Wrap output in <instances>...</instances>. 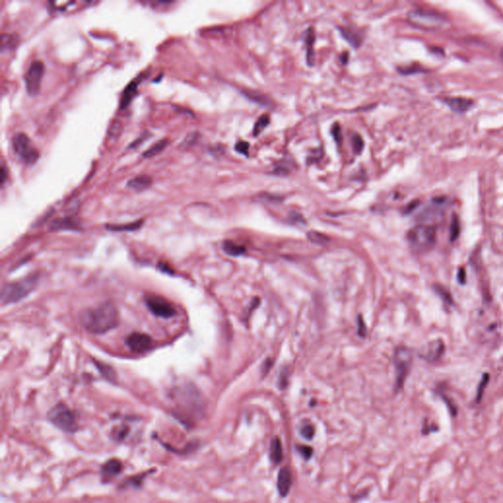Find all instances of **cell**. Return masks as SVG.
Masks as SVG:
<instances>
[{
    "instance_id": "1",
    "label": "cell",
    "mask_w": 503,
    "mask_h": 503,
    "mask_svg": "<svg viewBox=\"0 0 503 503\" xmlns=\"http://www.w3.org/2000/svg\"><path fill=\"white\" fill-rule=\"evenodd\" d=\"M85 329L92 334H104L119 324V313L111 303H104L85 311L81 315Z\"/></svg>"
},
{
    "instance_id": "2",
    "label": "cell",
    "mask_w": 503,
    "mask_h": 503,
    "mask_svg": "<svg viewBox=\"0 0 503 503\" xmlns=\"http://www.w3.org/2000/svg\"><path fill=\"white\" fill-rule=\"evenodd\" d=\"M36 276H30L20 281L5 284L1 291V303L8 305L24 299L36 287Z\"/></svg>"
},
{
    "instance_id": "3",
    "label": "cell",
    "mask_w": 503,
    "mask_h": 503,
    "mask_svg": "<svg viewBox=\"0 0 503 503\" xmlns=\"http://www.w3.org/2000/svg\"><path fill=\"white\" fill-rule=\"evenodd\" d=\"M408 242L416 252L429 251L434 246L436 239L435 227L429 224H420L408 232Z\"/></svg>"
},
{
    "instance_id": "4",
    "label": "cell",
    "mask_w": 503,
    "mask_h": 503,
    "mask_svg": "<svg viewBox=\"0 0 503 503\" xmlns=\"http://www.w3.org/2000/svg\"><path fill=\"white\" fill-rule=\"evenodd\" d=\"M48 419L60 431L74 433L79 430L76 414L64 403L51 408L48 413Z\"/></svg>"
},
{
    "instance_id": "5",
    "label": "cell",
    "mask_w": 503,
    "mask_h": 503,
    "mask_svg": "<svg viewBox=\"0 0 503 503\" xmlns=\"http://www.w3.org/2000/svg\"><path fill=\"white\" fill-rule=\"evenodd\" d=\"M408 21L413 26L424 30L442 29L446 23L441 14L426 9H416L409 12Z\"/></svg>"
},
{
    "instance_id": "6",
    "label": "cell",
    "mask_w": 503,
    "mask_h": 503,
    "mask_svg": "<svg viewBox=\"0 0 503 503\" xmlns=\"http://www.w3.org/2000/svg\"><path fill=\"white\" fill-rule=\"evenodd\" d=\"M12 148L15 155L19 156L26 164H34L38 158L37 151L32 146L31 140L24 133L14 135Z\"/></svg>"
},
{
    "instance_id": "7",
    "label": "cell",
    "mask_w": 503,
    "mask_h": 503,
    "mask_svg": "<svg viewBox=\"0 0 503 503\" xmlns=\"http://www.w3.org/2000/svg\"><path fill=\"white\" fill-rule=\"evenodd\" d=\"M45 74V65L41 61H33L25 74L26 90L30 96H35L40 90V85Z\"/></svg>"
},
{
    "instance_id": "8",
    "label": "cell",
    "mask_w": 503,
    "mask_h": 503,
    "mask_svg": "<svg viewBox=\"0 0 503 503\" xmlns=\"http://www.w3.org/2000/svg\"><path fill=\"white\" fill-rule=\"evenodd\" d=\"M412 363V352L407 348H398L394 356L396 369V387L399 389L404 384Z\"/></svg>"
},
{
    "instance_id": "9",
    "label": "cell",
    "mask_w": 503,
    "mask_h": 503,
    "mask_svg": "<svg viewBox=\"0 0 503 503\" xmlns=\"http://www.w3.org/2000/svg\"><path fill=\"white\" fill-rule=\"evenodd\" d=\"M145 304L150 311L156 317L160 318H172L176 315L175 308L168 302L167 300L159 296H149L145 299Z\"/></svg>"
},
{
    "instance_id": "10",
    "label": "cell",
    "mask_w": 503,
    "mask_h": 503,
    "mask_svg": "<svg viewBox=\"0 0 503 503\" xmlns=\"http://www.w3.org/2000/svg\"><path fill=\"white\" fill-rule=\"evenodd\" d=\"M153 343L154 341L150 336L139 332L132 333L126 339L127 346L131 349V351L136 353H143L150 350L153 346Z\"/></svg>"
},
{
    "instance_id": "11",
    "label": "cell",
    "mask_w": 503,
    "mask_h": 503,
    "mask_svg": "<svg viewBox=\"0 0 503 503\" xmlns=\"http://www.w3.org/2000/svg\"><path fill=\"white\" fill-rule=\"evenodd\" d=\"M446 207V200L445 199H434L431 204L427 206L420 215V219L429 221L436 218H439L444 215V209Z\"/></svg>"
},
{
    "instance_id": "12",
    "label": "cell",
    "mask_w": 503,
    "mask_h": 503,
    "mask_svg": "<svg viewBox=\"0 0 503 503\" xmlns=\"http://www.w3.org/2000/svg\"><path fill=\"white\" fill-rule=\"evenodd\" d=\"M444 351V344L443 340H433L427 344L421 351V356L423 359L427 360L430 363H434L441 359Z\"/></svg>"
},
{
    "instance_id": "13",
    "label": "cell",
    "mask_w": 503,
    "mask_h": 503,
    "mask_svg": "<svg viewBox=\"0 0 503 503\" xmlns=\"http://www.w3.org/2000/svg\"><path fill=\"white\" fill-rule=\"evenodd\" d=\"M123 463L117 458H111L107 461L100 469L101 478L103 483H108L109 480L117 477L123 471Z\"/></svg>"
},
{
    "instance_id": "14",
    "label": "cell",
    "mask_w": 503,
    "mask_h": 503,
    "mask_svg": "<svg viewBox=\"0 0 503 503\" xmlns=\"http://www.w3.org/2000/svg\"><path fill=\"white\" fill-rule=\"evenodd\" d=\"M291 486H292L291 471L289 468H282L277 476V489L279 494L282 497H285L290 491Z\"/></svg>"
},
{
    "instance_id": "15",
    "label": "cell",
    "mask_w": 503,
    "mask_h": 503,
    "mask_svg": "<svg viewBox=\"0 0 503 503\" xmlns=\"http://www.w3.org/2000/svg\"><path fill=\"white\" fill-rule=\"evenodd\" d=\"M143 78H144V76L142 75L141 77L134 79L132 82L125 88V90H124V92L122 94V96H121V99H120V108L121 109H124V108H127L131 103L133 97L136 95V93L138 91L139 84L141 83V81L143 80Z\"/></svg>"
},
{
    "instance_id": "16",
    "label": "cell",
    "mask_w": 503,
    "mask_h": 503,
    "mask_svg": "<svg viewBox=\"0 0 503 503\" xmlns=\"http://www.w3.org/2000/svg\"><path fill=\"white\" fill-rule=\"evenodd\" d=\"M445 103L457 113H464L473 106V101L462 97H449L444 99Z\"/></svg>"
},
{
    "instance_id": "17",
    "label": "cell",
    "mask_w": 503,
    "mask_h": 503,
    "mask_svg": "<svg viewBox=\"0 0 503 503\" xmlns=\"http://www.w3.org/2000/svg\"><path fill=\"white\" fill-rule=\"evenodd\" d=\"M269 457L275 465H278L283 460V447L279 437H274L269 446Z\"/></svg>"
},
{
    "instance_id": "18",
    "label": "cell",
    "mask_w": 503,
    "mask_h": 503,
    "mask_svg": "<svg viewBox=\"0 0 503 503\" xmlns=\"http://www.w3.org/2000/svg\"><path fill=\"white\" fill-rule=\"evenodd\" d=\"M152 185V178L148 175H139L130 180L127 186L135 191H143Z\"/></svg>"
},
{
    "instance_id": "19",
    "label": "cell",
    "mask_w": 503,
    "mask_h": 503,
    "mask_svg": "<svg viewBox=\"0 0 503 503\" xmlns=\"http://www.w3.org/2000/svg\"><path fill=\"white\" fill-rule=\"evenodd\" d=\"M151 473V471H146L144 473H141L139 475H136L134 477H131L129 479H127V480H125L121 486H120V489H129V488H141L143 483H144V479L146 476H149Z\"/></svg>"
},
{
    "instance_id": "20",
    "label": "cell",
    "mask_w": 503,
    "mask_h": 503,
    "mask_svg": "<svg viewBox=\"0 0 503 503\" xmlns=\"http://www.w3.org/2000/svg\"><path fill=\"white\" fill-rule=\"evenodd\" d=\"M168 140L167 139H163L159 142H157L156 144L152 145L148 151H145L144 154H143V156L144 158H151V157H154V156L160 154L166 146L168 145Z\"/></svg>"
},
{
    "instance_id": "21",
    "label": "cell",
    "mask_w": 503,
    "mask_h": 503,
    "mask_svg": "<svg viewBox=\"0 0 503 503\" xmlns=\"http://www.w3.org/2000/svg\"><path fill=\"white\" fill-rule=\"evenodd\" d=\"M77 227L76 224L73 222L72 220L68 218H63V219H57L52 222L51 224V230H61V229H75Z\"/></svg>"
},
{
    "instance_id": "22",
    "label": "cell",
    "mask_w": 503,
    "mask_h": 503,
    "mask_svg": "<svg viewBox=\"0 0 503 503\" xmlns=\"http://www.w3.org/2000/svg\"><path fill=\"white\" fill-rule=\"evenodd\" d=\"M245 95L247 97H249L253 101H256L257 103H260L263 107H268L270 106V101L266 96H263L262 94H259L257 92H250L247 91L245 92Z\"/></svg>"
},
{
    "instance_id": "23",
    "label": "cell",
    "mask_w": 503,
    "mask_h": 503,
    "mask_svg": "<svg viewBox=\"0 0 503 503\" xmlns=\"http://www.w3.org/2000/svg\"><path fill=\"white\" fill-rule=\"evenodd\" d=\"M223 250L230 256H240L245 252L244 247L238 246V245H236L232 242H229V241H226L223 244Z\"/></svg>"
},
{
    "instance_id": "24",
    "label": "cell",
    "mask_w": 503,
    "mask_h": 503,
    "mask_svg": "<svg viewBox=\"0 0 503 503\" xmlns=\"http://www.w3.org/2000/svg\"><path fill=\"white\" fill-rule=\"evenodd\" d=\"M268 124H269V116L267 114L261 116L254 126V131H253L254 136H259L266 128Z\"/></svg>"
},
{
    "instance_id": "25",
    "label": "cell",
    "mask_w": 503,
    "mask_h": 503,
    "mask_svg": "<svg viewBox=\"0 0 503 503\" xmlns=\"http://www.w3.org/2000/svg\"><path fill=\"white\" fill-rule=\"evenodd\" d=\"M122 129H123L122 123L118 120H113L108 128V136L111 139H117L122 132Z\"/></svg>"
},
{
    "instance_id": "26",
    "label": "cell",
    "mask_w": 503,
    "mask_h": 503,
    "mask_svg": "<svg viewBox=\"0 0 503 503\" xmlns=\"http://www.w3.org/2000/svg\"><path fill=\"white\" fill-rule=\"evenodd\" d=\"M142 224H143V221H137V222L129 223L126 225H109L108 228L109 230H113V231H133V230H137L138 228L141 227Z\"/></svg>"
},
{
    "instance_id": "27",
    "label": "cell",
    "mask_w": 503,
    "mask_h": 503,
    "mask_svg": "<svg viewBox=\"0 0 503 503\" xmlns=\"http://www.w3.org/2000/svg\"><path fill=\"white\" fill-rule=\"evenodd\" d=\"M489 381H490V375L489 373H485L479 382V386H478V389H477V398H476V401L477 403H479L480 400H481V397L484 395V392H485V389L487 387V385L489 384Z\"/></svg>"
},
{
    "instance_id": "28",
    "label": "cell",
    "mask_w": 503,
    "mask_h": 503,
    "mask_svg": "<svg viewBox=\"0 0 503 503\" xmlns=\"http://www.w3.org/2000/svg\"><path fill=\"white\" fill-rule=\"evenodd\" d=\"M16 45V36L12 35L3 34L1 37V49L5 50L8 48H13Z\"/></svg>"
},
{
    "instance_id": "29",
    "label": "cell",
    "mask_w": 503,
    "mask_h": 503,
    "mask_svg": "<svg viewBox=\"0 0 503 503\" xmlns=\"http://www.w3.org/2000/svg\"><path fill=\"white\" fill-rule=\"evenodd\" d=\"M96 364L97 369L99 370V371L101 372V374L104 378H107L109 381H112L115 378L114 371H113V370L110 367H108V365H104V364H101V363H97V362H96Z\"/></svg>"
},
{
    "instance_id": "30",
    "label": "cell",
    "mask_w": 503,
    "mask_h": 503,
    "mask_svg": "<svg viewBox=\"0 0 503 503\" xmlns=\"http://www.w3.org/2000/svg\"><path fill=\"white\" fill-rule=\"evenodd\" d=\"M129 431H130V430H129V427H127V426H125V425H124V426H122V427L118 428L116 431H113V433H112V437H113V439H114L115 442H122V441H123V439H124V438H125V437L128 435Z\"/></svg>"
},
{
    "instance_id": "31",
    "label": "cell",
    "mask_w": 503,
    "mask_h": 503,
    "mask_svg": "<svg viewBox=\"0 0 503 503\" xmlns=\"http://www.w3.org/2000/svg\"><path fill=\"white\" fill-rule=\"evenodd\" d=\"M434 290H435V292L438 294V296H439L442 299L444 300V302H445L446 304L451 305V304L453 303V301H452V297H451L450 293H449V292H448L446 289H444L443 286L436 285V286H434Z\"/></svg>"
},
{
    "instance_id": "32",
    "label": "cell",
    "mask_w": 503,
    "mask_h": 503,
    "mask_svg": "<svg viewBox=\"0 0 503 503\" xmlns=\"http://www.w3.org/2000/svg\"><path fill=\"white\" fill-rule=\"evenodd\" d=\"M459 233H460V223L458 218L454 216L450 225V240L455 241L459 236Z\"/></svg>"
},
{
    "instance_id": "33",
    "label": "cell",
    "mask_w": 503,
    "mask_h": 503,
    "mask_svg": "<svg viewBox=\"0 0 503 503\" xmlns=\"http://www.w3.org/2000/svg\"><path fill=\"white\" fill-rule=\"evenodd\" d=\"M341 35H343V36L347 39L348 41L354 46V47H358L359 46V37L357 36H355L351 31H346L344 29L341 30Z\"/></svg>"
},
{
    "instance_id": "34",
    "label": "cell",
    "mask_w": 503,
    "mask_h": 503,
    "mask_svg": "<svg viewBox=\"0 0 503 503\" xmlns=\"http://www.w3.org/2000/svg\"><path fill=\"white\" fill-rule=\"evenodd\" d=\"M300 433L306 439H311L315 435V428L311 425H305L301 428Z\"/></svg>"
},
{
    "instance_id": "35",
    "label": "cell",
    "mask_w": 503,
    "mask_h": 503,
    "mask_svg": "<svg viewBox=\"0 0 503 503\" xmlns=\"http://www.w3.org/2000/svg\"><path fill=\"white\" fill-rule=\"evenodd\" d=\"M297 450H298L300 455L306 460H309L312 455V452H313L311 446H307V445H297Z\"/></svg>"
},
{
    "instance_id": "36",
    "label": "cell",
    "mask_w": 503,
    "mask_h": 503,
    "mask_svg": "<svg viewBox=\"0 0 503 503\" xmlns=\"http://www.w3.org/2000/svg\"><path fill=\"white\" fill-rule=\"evenodd\" d=\"M308 237L309 239L311 240V242H315V243H319V244H322V243H325L327 241V237L324 236V234L322 233H319V232H316V231H311L309 234H308Z\"/></svg>"
},
{
    "instance_id": "37",
    "label": "cell",
    "mask_w": 503,
    "mask_h": 503,
    "mask_svg": "<svg viewBox=\"0 0 503 503\" xmlns=\"http://www.w3.org/2000/svg\"><path fill=\"white\" fill-rule=\"evenodd\" d=\"M249 146L250 145H249L248 143H246V142H239V143H237L236 145H235V149H236V151L238 153H240V154L245 155V156H248V154H249Z\"/></svg>"
},
{
    "instance_id": "38",
    "label": "cell",
    "mask_w": 503,
    "mask_h": 503,
    "mask_svg": "<svg viewBox=\"0 0 503 503\" xmlns=\"http://www.w3.org/2000/svg\"><path fill=\"white\" fill-rule=\"evenodd\" d=\"M353 146H354V150L356 153H360L364 146V143H363V140L361 139L360 136H355L353 138Z\"/></svg>"
},
{
    "instance_id": "39",
    "label": "cell",
    "mask_w": 503,
    "mask_h": 503,
    "mask_svg": "<svg viewBox=\"0 0 503 503\" xmlns=\"http://www.w3.org/2000/svg\"><path fill=\"white\" fill-rule=\"evenodd\" d=\"M465 278H466V273H465V269L461 268V269L459 270V273H458V279H459V281H460V283H461V284L465 283Z\"/></svg>"
},
{
    "instance_id": "40",
    "label": "cell",
    "mask_w": 503,
    "mask_h": 503,
    "mask_svg": "<svg viewBox=\"0 0 503 503\" xmlns=\"http://www.w3.org/2000/svg\"><path fill=\"white\" fill-rule=\"evenodd\" d=\"M6 175H7V171H6V168L4 166L1 167V177H0V181H1V185L4 184V182L6 181Z\"/></svg>"
},
{
    "instance_id": "41",
    "label": "cell",
    "mask_w": 503,
    "mask_h": 503,
    "mask_svg": "<svg viewBox=\"0 0 503 503\" xmlns=\"http://www.w3.org/2000/svg\"><path fill=\"white\" fill-rule=\"evenodd\" d=\"M500 56H501V58H502L503 60V49L502 50H501V53H500Z\"/></svg>"
}]
</instances>
